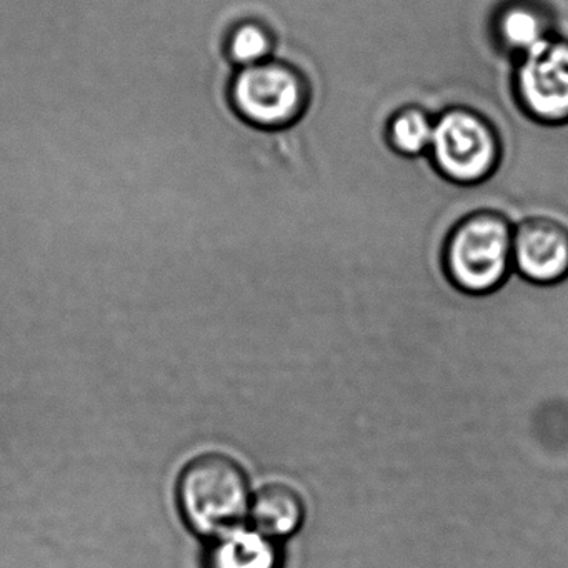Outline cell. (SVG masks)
Returning a JSON list of instances; mask_svg holds the SVG:
<instances>
[{
	"instance_id": "6da1fadb",
	"label": "cell",
	"mask_w": 568,
	"mask_h": 568,
	"mask_svg": "<svg viewBox=\"0 0 568 568\" xmlns=\"http://www.w3.org/2000/svg\"><path fill=\"white\" fill-rule=\"evenodd\" d=\"M179 500L192 528L201 534H221L234 527L247 511V475L225 455H204L182 474Z\"/></svg>"
},
{
	"instance_id": "7a4b0ae2",
	"label": "cell",
	"mask_w": 568,
	"mask_h": 568,
	"mask_svg": "<svg viewBox=\"0 0 568 568\" xmlns=\"http://www.w3.org/2000/svg\"><path fill=\"white\" fill-rule=\"evenodd\" d=\"M514 262V234L507 221L488 212L462 222L447 245V268L457 287L485 294L504 282Z\"/></svg>"
},
{
	"instance_id": "3957f363",
	"label": "cell",
	"mask_w": 568,
	"mask_h": 568,
	"mask_svg": "<svg viewBox=\"0 0 568 568\" xmlns=\"http://www.w3.org/2000/svg\"><path fill=\"white\" fill-rule=\"evenodd\" d=\"M432 158L438 171L458 184H474L494 171L498 144L490 125L474 112L454 109L435 122Z\"/></svg>"
},
{
	"instance_id": "277c9868",
	"label": "cell",
	"mask_w": 568,
	"mask_h": 568,
	"mask_svg": "<svg viewBox=\"0 0 568 568\" xmlns=\"http://www.w3.org/2000/svg\"><path fill=\"white\" fill-rule=\"evenodd\" d=\"M239 114L257 128L292 124L305 104V88L294 69L277 62H258L242 69L232 85Z\"/></svg>"
},
{
	"instance_id": "5b68a950",
	"label": "cell",
	"mask_w": 568,
	"mask_h": 568,
	"mask_svg": "<svg viewBox=\"0 0 568 568\" xmlns=\"http://www.w3.org/2000/svg\"><path fill=\"white\" fill-rule=\"evenodd\" d=\"M517 91L528 114L545 124L568 122V42L548 38L521 54Z\"/></svg>"
},
{
	"instance_id": "8992f818",
	"label": "cell",
	"mask_w": 568,
	"mask_h": 568,
	"mask_svg": "<svg viewBox=\"0 0 568 568\" xmlns=\"http://www.w3.org/2000/svg\"><path fill=\"white\" fill-rule=\"evenodd\" d=\"M514 262L527 281L554 285L568 277V227L554 219H531L514 234Z\"/></svg>"
},
{
	"instance_id": "52a82bcc",
	"label": "cell",
	"mask_w": 568,
	"mask_h": 568,
	"mask_svg": "<svg viewBox=\"0 0 568 568\" xmlns=\"http://www.w3.org/2000/svg\"><path fill=\"white\" fill-rule=\"evenodd\" d=\"M305 508L301 495L287 484H268L255 495L252 520L258 534L285 537L298 530Z\"/></svg>"
},
{
	"instance_id": "ba28073f",
	"label": "cell",
	"mask_w": 568,
	"mask_h": 568,
	"mask_svg": "<svg viewBox=\"0 0 568 568\" xmlns=\"http://www.w3.org/2000/svg\"><path fill=\"white\" fill-rule=\"evenodd\" d=\"M277 554L262 534H237L215 545L211 568H277Z\"/></svg>"
},
{
	"instance_id": "9c48e42d",
	"label": "cell",
	"mask_w": 568,
	"mask_h": 568,
	"mask_svg": "<svg viewBox=\"0 0 568 568\" xmlns=\"http://www.w3.org/2000/svg\"><path fill=\"white\" fill-rule=\"evenodd\" d=\"M501 39L508 48L521 54L547 41V24L544 19L528 8H511L505 12L500 26Z\"/></svg>"
},
{
	"instance_id": "30bf717a",
	"label": "cell",
	"mask_w": 568,
	"mask_h": 568,
	"mask_svg": "<svg viewBox=\"0 0 568 568\" xmlns=\"http://www.w3.org/2000/svg\"><path fill=\"white\" fill-rule=\"evenodd\" d=\"M434 122L418 109H407L390 125V142L400 154L418 155L430 149Z\"/></svg>"
},
{
	"instance_id": "8fae6325",
	"label": "cell",
	"mask_w": 568,
	"mask_h": 568,
	"mask_svg": "<svg viewBox=\"0 0 568 568\" xmlns=\"http://www.w3.org/2000/svg\"><path fill=\"white\" fill-rule=\"evenodd\" d=\"M271 51V38L264 29L255 24L242 26L229 42L231 58L244 68L267 61Z\"/></svg>"
}]
</instances>
